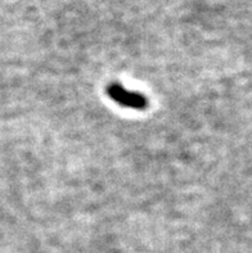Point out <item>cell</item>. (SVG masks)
<instances>
[{
    "instance_id": "6da1fadb",
    "label": "cell",
    "mask_w": 252,
    "mask_h": 253,
    "mask_svg": "<svg viewBox=\"0 0 252 253\" xmlns=\"http://www.w3.org/2000/svg\"><path fill=\"white\" fill-rule=\"evenodd\" d=\"M105 93L111 100L117 103L118 106L125 108L135 109V111H144L148 107V98L142 93L129 90L118 83L109 84Z\"/></svg>"
}]
</instances>
